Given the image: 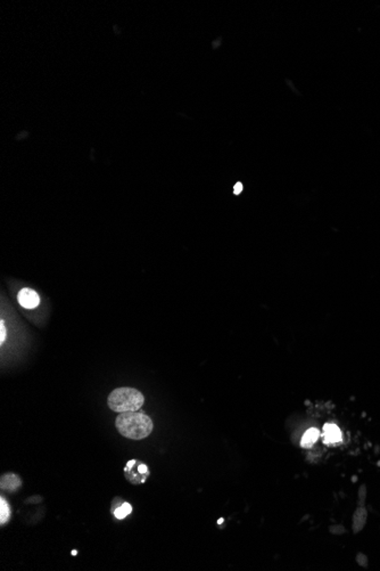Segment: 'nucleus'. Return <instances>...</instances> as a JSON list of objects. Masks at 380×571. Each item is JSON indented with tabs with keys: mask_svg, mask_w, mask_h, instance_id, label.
Listing matches in <instances>:
<instances>
[{
	"mask_svg": "<svg viewBox=\"0 0 380 571\" xmlns=\"http://www.w3.org/2000/svg\"><path fill=\"white\" fill-rule=\"evenodd\" d=\"M323 437H325V442L327 443L339 442L342 440V432H340L337 425L328 423L323 427Z\"/></svg>",
	"mask_w": 380,
	"mask_h": 571,
	"instance_id": "obj_5",
	"label": "nucleus"
},
{
	"mask_svg": "<svg viewBox=\"0 0 380 571\" xmlns=\"http://www.w3.org/2000/svg\"><path fill=\"white\" fill-rule=\"evenodd\" d=\"M114 516H115L116 519L122 520V519H124L125 517H128V513H126L124 507L122 506V505H120L119 507H116V509H114Z\"/></svg>",
	"mask_w": 380,
	"mask_h": 571,
	"instance_id": "obj_10",
	"label": "nucleus"
},
{
	"mask_svg": "<svg viewBox=\"0 0 380 571\" xmlns=\"http://www.w3.org/2000/svg\"><path fill=\"white\" fill-rule=\"evenodd\" d=\"M319 438V430L318 429H310L302 438V446L303 447H311L314 442L318 440Z\"/></svg>",
	"mask_w": 380,
	"mask_h": 571,
	"instance_id": "obj_8",
	"label": "nucleus"
},
{
	"mask_svg": "<svg viewBox=\"0 0 380 571\" xmlns=\"http://www.w3.org/2000/svg\"><path fill=\"white\" fill-rule=\"evenodd\" d=\"M6 335H7V331H6V327H5V323H4V320L0 322V344H4L6 340Z\"/></svg>",
	"mask_w": 380,
	"mask_h": 571,
	"instance_id": "obj_11",
	"label": "nucleus"
},
{
	"mask_svg": "<svg viewBox=\"0 0 380 571\" xmlns=\"http://www.w3.org/2000/svg\"><path fill=\"white\" fill-rule=\"evenodd\" d=\"M124 474L126 480L132 485H142L149 477V470L147 465L140 461L131 460L125 465Z\"/></svg>",
	"mask_w": 380,
	"mask_h": 571,
	"instance_id": "obj_3",
	"label": "nucleus"
},
{
	"mask_svg": "<svg viewBox=\"0 0 380 571\" xmlns=\"http://www.w3.org/2000/svg\"><path fill=\"white\" fill-rule=\"evenodd\" d=\"M356 561L357 563H359L361 566H366L368 565V559H366V556L364 554H362V553H359L356 556Z\"/></svg>",
	"mask_w": 380,
	"mask_h": 571,
	"instance_id": "obj_12",
	"label": "nucleus"
},
{
	"mask_svg": "<svg viewBox=\"0 0 380 571\" xmlns=\"http://www.w3.org/2000/svg\"><path fill=\"white\" fill-rule=\"evenodd\" d=\"M19 304L25 309H34L40 304V297L32 289L24 288L17 294Z\"/></svg>",
	"mask_w": 380,
	"mask_h": 571,
	"instance_id": "obj_4",
	"label": "nucleus"
},
{
	"mask_svg": "<svg viewBox=\"0 0 380 571\" xmlns=\"http://www.w3.org/2000/svg\"><path fill=\"white\" fill-rule=\"evenodd\" d=\"M77 554H78V552L75 550L72 551V555H77Z\"/></svg>",
	"mask_w": 380,
	"mask_h": 571,
	"instance_id": "obj_15",
	"label": "nucleus"
},
{
	"mask_svg": "<svg viewBox=\"0 0 380 571\" xmlns=\"http://www.w3.org/2000/svg\"><path fill=\"white\" fill-rule=\"evenodd\" d=\"M0 513H2V515H0V522H2V525L4 526L6 522H8V520H10L11 509L10 506H8V503L3 497L0 499Z\"/></svg>",
	"mask_w": 380,
	"mask_h": 571,
	"instance_id": "obj_9",
	"label": "nucleus"
},
{
	"mask_svg": "<svg viewBox=\"0 0 380 571\" xmlns=\"http://www.w3.org/2000/svg\"><path fill=\"white\" fill-rule=\"evenodd\" d=\"M145 403V397L134 388H119L112 391L107 399L108 407L115 413L137 412Z\"/></svg>",
	"mask_w": 380,
	"mask_h": 571,
	"instance_id": "obj_2",
	"label": "nucleus"
},
{
	"mask_svg": "<svg viewBox=\"0 0 380 571\" xmlns=\"http://www.w3.org/2000/svg\"><path fill=\"white\" fill-rule=\"evenodd\" d=\"M222 522H223V519H220V520H219V521H217V524H219V525H221V524H222Z\"/></svg>",
	"mask_w": 380,
	"mask_h": 571,
	"instance_id": "obj_16",
	"label": "nucleus"
},
{
	"mask_svg": "<svg viewBox=\"0 0 380 571\" xmlns=\"http://www.w3.org/2000/svg\"><path fill=\"white\" fill-rule=\"evenodd\" d=\"M21 486L20 478L15 474H6L2 479V488L4 490L14 491Z\"/></svg>",
	"mask_w": 380,
	"mask_h": 571,
	"instance_id": "obj_7",
	"label": "nucleus"
},
{
	"mask_svg": "<svg viewBox=\"0 0 380 571\" xmlns=\"http://www.w3.org/2000/svg\"><path fill=\"white\" fill-rule=\"evenodd\" d=\"M115 427L123 437L142 440L153 432L154 423L145 413L137 411L120 413L115 420Z\"/></svg>",
	"mask_w": 380,
	"mask_h": 571,
	"instance_id": "obj_1",
	"label": "nucleus"
},
{
	"mask_svg": "<svg viewBox=\"0 0 380 571\" xmlns=\"http://www.w3.org/2000/svg\"><path fill=\"white\" fill-rule=\"evenodd\" d=\"M359 495H360L359 505H360V506H363V503H364V499H365V486L361 487L360 491H359Z\"/></svg>",
	"mask_w": 380,
	"mask_h": 571,
	"instance_id": "obj_13",
	"label": "nucleus"
},
{
	"mask_svg": "<svg viewBox=\"0 0 380 571\" xmlns=\"http://www.w3.org/2000/svg\"><path fill=\"white\" fill-rule=\"evenodd\" d=\"M243 190H244V186H243V184H242V183H237V184H236L235 187H234V193H235V195H239V194H240V193H242V192H243Z\"/></svg>",
	"mask_w": 380,
	"mask_h": 571,
	"instance_id": "obj_14",
	"label": "nucleus"
},
{
	"mask_svg": "<svg viewBox=\"0 0 380 571\" xmlns=\"http://www.w3.org/2000/svg\"><path fill=\"white\" fill-rule=\"evenodd\" d=\"M366 517H368V513H366V509L363 506H359L356 508L355 513L353 515V526H352L354 534L360 533V531L364 528Z\"/></svg>",
	"mask_w": 380,
	"mask_h": 571,
	"instance_id": "obj_6",
	"label": "nucleus"
}]
</instances>
